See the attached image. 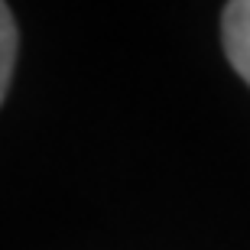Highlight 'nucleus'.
I'll use <instances>...</instances> for the list:
<instances>
[{
    "instance_id": "1",
    "label": "nucleus",
    "mask_w": 250,
    "mask_h": 250,
    "mask_svg": "<svg viewBox=\"0 0 250 250\" xmlns=\"http://www.w3.org/2000/svg\"><path fill=\"white\" fill-rule=\"evenodd\" d=\"M221 39L228 62L250 84V0H228L221 13Z\"/></svg>"
},
{
    "instance_id": "2",
    "label": "nucleus",
    "mask_w": 250,
    "mask_h": 250,
    "mask_svg": "<svg viewBox=\"0 0 250 250\" xmlns=\"http://www.w3.org/2000/svg\"><path fill=\"white\" fill-rule=\"evenodd\" d=\"M13 62H17V23L7 3H0V98H7L10 78H13Z\"/></svg>"
}]
</instances>
